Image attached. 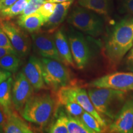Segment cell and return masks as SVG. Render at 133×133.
I'll use <instances>...</instances> for the list:
<instances>
[{
  "instance_id": "1",
  "label": "cell",
  "mask_w": 133,
  "mask_h": 133,
  "mask_svg": "<svg viewBox=\"0 0 133 133\" xmlns=\"http://www.w3.org/2000/svg\"><path fill=\"white\" fill-rule=\"evenodd\" d=\"M133 45V17H126L114 26L105 44V54L113 64L121 62Z\"/></svg>"
},
{
  "instance_id": "2",
  "label": "cell",
  "mask_w": 133,
  "mask_h": 133,
  "mask_svg": "<svg viewBox=\"0 0 133 133\" xmlns=\"http://www.w3.org/2000/svg\"><path fill=\"white\" fill-rule=\"evenodd\" d=\"M57 107L56 99L49 93L33 94L21 110V114L25 120L44 128Z\"/></svg>"
},
{
  "instance_id": "3",
  "label": "cell",
  "mask_w": 133,
  "mask_h": 133,
  "mask_svg": "<svg viewBox=\"0 0 133 133\" xmlns=\"http://www.w3.org/2000/svg\"><path fill=\"white\" fill-rule=\"evenodd\" d=\"M127 91L111 88H92L88 94L96 110L101 116L114 119L126 101Z\"/></svg>"
},
{
  "instance_id": "4",
  "label": "cell",
  "mask_w": 133,
  "mask_h": 133,
  "mask_svg": "<svg viewBox=\"0 0 133 133\" xmlns=\"http://www.w3.org/2000/svg\"><path fill=\"white\" fill-rule=\"evenodd\" d=\"M67 22L75 29L93 37H98L104 32V20L100 15L81 6L73 9Z\"/></svg>"
},
{
  "instance_id": "5",
  "label": "cell",
  "mask_w": 133,
  "mask_h": 133,
  "mask_svg": "<svg viewBox=\"0 0 133 133\" xmlns=\"http://www.w3.org/2000/svg\"><path fill=\"white\" fill-rule=\"evenodd\" d=\"M41 61L44 83L48 88L56 91L69 83V71L62 64L63 63L44 57L42 58Z\"/></svg>"
},
{
  "instance_id": "6",
  "label": "cell",
  "mask_w": 133,
  "mask_h": 133,
  "mask_svg": "<svg viewBox=\"0 0 133 133\" xmlns=\"http://www.w3.org/2000/svg\"><path fill=\"white\" fill-rule=\"evenodd\" d=\"M89 86L123 91L133 90V72H116L106 75L92 81Z\"/></svg>"
},
{
  "instance_id": "7",
  "label": "cell",
  "mask_w": 133,
  "mask_h": 133,
  "mask_svg": "<svg viewBox=\"0 0 133 133\" xmlns=\"http://www.w3.org/2000/svg\"><path fill=\"white\" fill-rule=\"evenodd\" d=\"M75 64L78 69H83L87 65L91 58V52L87 41L82 33L71 30L68 35Z\"/></svg>"
},
{
  "instance_id": "8",
  "label": "cell",
  "mask_w": 133,
  "mask_h": 133,
  "mask_svg": "<svg viewBox=\"0 0 133 133\" xmlns=\"http://www.w3.org/2000/svg\"><path fill=\"white\" fill-rule=\"evenodd\" d=\"M0 26L7 35L13 49L19 57H26L30 51L29 37L18 26L8 21H3Z\"/></svg>"
},
{
  "instance_id": "9",
  "label": "cell",
  "mask_w": 133,
  "mask_h": 133,
  "mask_svg": "<svg viewBox=\"0 0 133 133\" xmlns=\"http://www.w3.org/2000/svg\"><path fill=\"white\" fill-rule=\"evenodd\" d=\"M34 88L23 72L17 75L12 86V102L15 109L20 111L33 95Z\"/></svg>"
},
{
  "instance_id": "10",
  "label": "cell",
  "mask_w": 133,
  "mask_h": 133,
  "mask_svg": "<svg viewBox=\"0 0 133 133\" xmlns=\"http://www.w3.org/2000/svg\"><path fill=\"white\" fill-rule=\"evenodd\" d=\"M107 132L112 133L133 132V97L126 101L119 114L109 126Z\"/></svg>"
},
{
  "instance_id": "11",
  "label": "cell",
  "mask_w": 133,
  "mask_h": 133,
  "mask_svg": "<svg viewBox=\"0 0 133 133\" xmlns=\"http://www.w3.org/2000/svg\"><path fill=\"white\" fill-rule=\"evenodd\" d=\"M35 49L43 57L49 58L62 62L55 44L54 36L46 33H35L31 35Z\"/></svg>"
},
{
  "instance_id": "12",
  "label": "cell",
  "mask_w": 133,
  "mask_h": 133,
  "mask_svg": "<svg viewBox=\"0 0 133 133\" xmlns=\"http://www.w3.org/2000/svg\"><path fill=\"white\" fill-rule=\"evenodd\" d=\"M71 93L76 102L80 105L84 110L90 114L97 119L104 132H107L109 126H107L105 119L102 118V116L96 110L89 97L87 91L82 88L71 86Z\"/></svg>"
},
{
  "instance_id": "13",
  "label": "cell",
  "mask_w": 133,
  "mask_h": 133,
  "mask_svg": "<svg viewBox=\"0 0 133 133\" xmlns=\"http://www.w3.org/2000/svg\"><path fill=\"white\" fill-rule=\"evenodd\" d=\"M23 73L31 83L35 90L45 88L41 61L35 56H31L23 69Z\"/></svg>"
},
{
  "instance_id": "14",
  "label": "cell",
  "mask_w": 133,
  "mask_h": 133,
  "mask_svg": "<svg viewBox=\"0 0 133 133\" xmlns=\"http://www.w3.org/2000/svg\"><path fill=\"white\" fill-rule=\"evenodd\" d=\"M5 122L3 131L6 133H33L29 126L11 110L4 112Z\"/></svg>"
},
{
  "instance_id": "15",
  "label": "cell",
  "mask_w": 133,
  "mask_h": 133,
  "mask_svg": "<svg viewBox=\"0 0 133 133\" xmlns=\"http://www.w3.org/2000/svg\"><path fill=\"white\" fill-rule=\"evenodd\" d=\"M54 41L58 53L62 59V63L66 66L74 67L75 66L67 37L62 30H58L55 33Z\"/></svg>"
},
{
  "instance_id": "16",
  "label": "cell",
  "mask_w": 133,
  "mask_h": 133,
  "mask_svg": "<svg viewBox=\"0 0 133 133\" xmlns=\"http://www.w3.org/2000/svg\"><path fill=\"white\" fill-rule=\"evenodd\" d=\"M72 3L73 0L56 3L54 12L46 21L44 25L49 30H54L64 21Z\"/></svg>"
},
{
  "instance_id": "17",
  "label": "cell",
  "mask_w": 133,
  "mask_h": 133,
  "mask_svg": "<svg viewBox=\"0 0 133 133\" xmlns=\"http://www.w3.org/2000/svg\"><path fill=\"white\" fill-rule=\"evenodd\" d=\"M45 24V21L39 12H36L25 17H20L17 20V24L21 28L30 33H34L39 30Z\"/></svg>"
},
{
  "instance_id": "18",
  "label": "cell",
  "mask_w": 133,
  "mask_h": 133,
  "mask_svg": "<svg viewBox=\"0 0 133 133\" xmlns=\"http://www.w3.org/2000/svg\"><path fill=\"white\" fill-rule=\"evenodd\" d=\"M78 3L81 7L94 11L99 15L107 16L109 14V0H78Z\"/></svg>"
},
{
  "instance_id": "19",
  "label": "cell",
  "mask_w": 133,
  "mask_h": 133,
  "mask_svg": "<svg viewBox=\"0 0 133 133\" xmlns=\"http://www.w3.org/2000/svg\"><path fill=\"white\" fill-rule=\"evenodd\" d=\"M13 79L9 77L0 83V106L4 112L10 109L12 105V86Z\"/></svg>"
},
{
  "instance_id": "20",
  "label": "cell",
  "mask_w": 133,
  "mask_h": 133,
  "mask_svg": "<svg viewBox=\"0 0 133 133\" xmlns=\"http://www.w3.org/2000/svg\"><path fill=\"white\" fill-rule=\"evenodd\" d=\"M30 0H18L11 6L0 11V19L8 20L21 15Z\"/></svg>"
},
{
  "instance_id": "21",
  "label": "cell",
  "mask_w": 133,
  "mask_h": 133,
  "mask_svg": "<svg viewBox=\"0 0 133 133\" xmlns=\"http://www.w3.org/2000/svg\"><path fill=\"white\" fill-rule=\"evenodd\" d=\"M17 54H9L0 58V68L5 70L15 73L19 69L21 61Z\"/></svg>"
},
{
  "instance_id": "22",
  "label": "cell",
  "mask_w": 133,
  "mask_h": 133,
  "mask_svg": "<svg viewBox=\"0 0 133 133\" xmlns=\"http://www.w3.org/2000/svg\"><path fill=\"white\" fill-rule=\"evenodd\" d=\"M66 126L69 133H94L84 124L79 117L67 116Z\"/></svg>"
},
{
  "instance_id": "23",
  "label": "cell",
  "mask_w": 133,
  "mask_h": 133,
  "mask_svg": "<svg viewBox=\"0 0 133 133\" xmlns=\"http://www.w3.org/2000/svg\"><path fill=\"white\" fill-rule=\"evenodd\" d=\"M80 119L88 128L92 131L94 133L104 132L97 119L86 111H84L81 115Z\"/></svg>"
},
{
  "instance_id": "24",
  "label": "cell",
  "mask_w": 133,
  "mask_h": 133,
  "mask_svg": "<svg viewBox=\"0 0 133 133\" xmlns=\"http://www.w3.org/2000/svg\"><path fill=\"white\" fill-rule=\"evenodd\" d=\"M66 121L67 116L62 114L51 126L49 132L51 133H69Z\"/></svg>"
},
{
  "instance_id": "25",
  "label": "cell",
  "mask_w": 133,
  "mask_h": 133,
  "mask_svg": "<svg viewBox=\"0 0 133 133\" xmlns=\"http://www.w3.org/2000/svg\"><path fill=\"white\" fill-rule=\"evenodd\" d=\"M56 3L45 1V2L41 5V7L36 11L44 18L45 23L51 16V15L53 14L55 8H56Z\"/></svg>"
},
{
  "instance_id": "26",
  "label": "cell",
  "mask_w": 133,
  "mask_h": 133,
  "mask_svg": "<svg viewBox=\"0 0 133 133\" xmlns=\"http://www.w3.org/2000/svg\"><path fill=\"white\" fill-rule=\"evenodd\" d=\"M64 106H65L70 115L75 117H80L83 113L84 112L83 107L75 101H69Z\"/></svg>"
},
{
  "instance_id": "27",
  "label": "cell",
  "mask_w": 133,
  "mask_h": 133,
  "mask_svg": "<svg viewBox=\"0 0 133 133\" xmlns=\"http://www.w3.org/2000/svg\"><path fill=\"white\" fill-rule=\"evenodd\" d=\"M45 1L46 0H30L24 11L20 15V17H25L36 12Z\"/></svg>"
},
{
  "instance_id": "28",
  "label": "cell",
  "mask_w": 133,
  "mask_h": 133,
  "mask_svg": "<svg viewBox=\"0 0 133 133\" xmlns=\"http://www.w3.org/2000/svg\"><path fill=\"white\" fill-rule=\"evenodd\" d=\"M118 9L121 13L133 16V0H116Z\"/></svg>"
},
{
  "instance_id": "29",
  "label": "cell",
  "mask_w": 133,
  "mask_h": 133,
  "mask_svg": "<svg viewBox=\"0 0 133 133\" xmlns=\"http://www.w3.org/2000/svg\"><path fill=\"white\" fill-rule=\"evenodd\" d=\"M0 47L13 49L11 41L8 38L7 35L3 31L1 26H0Z\"/></svg>"
},
{
  "instance_id": "30",
  "label": "cell",
  "mask_w": 133,
  "mask_h": 133,
  "mask_svg": "<svg viewBox=\"0 0 133 133\" xmlns=\"http://www.w3.org/2000/svg\"><path fill=\"white\" fill-rule=\"evenodd\" d=\"M126 64L128 70L133 72V49L131 50L126 57Z\"/></svg>"
},
{
  "instance_id": "31",
  "label": "cell",
  "mask_w": 133,
  "mask_h": 133,
  "mask_svg": "<svg viewBox=\"0 0 133 133\" xmlns=\"http://www.w3.org/2000/svg\"><path fill=\"white\" fill-rule=\"evenodd\" d=\"M12 76V73L0 68V83Z\"/></svg>"
},
{
  "instance_id": "32",
  "label": "cell",
  "mask_w": 133,
  "mask_h": 133,
  "mask_svg": "<svg viewBox=\"0 0 133 133\" xmlns=\"http://www.w3.org/2000/svg\"><path fill=\"white\" fill-rule=\"evenodd\" d=\"M17 1L18 0H3L1 2H0V11L9 7Z\"/></svg>"
},
{
  "instance_id": "33",
  "label": "cell",
  "mask_w": 133,
  "mask_h": 133,
  "mask_svg": "<svg viewBox=\"0 0 133 133\" xmlns=\"http://www.w3.org/2000/svg\"><path fill=\"white\" fill-rule=\"evenodd\" d=\"M17 54L14 49H11V48H6L3 47H0V58L3 57V56L9 54Z\"/></svg>"
},
{
  "instance_id": "34",
  "label": "cell",
  "mask_w": 133,
  "mask_h": 133,
  "mask_svg": "<svg viewBox=\"0 0 133 133\" xmlns=\"http://www.w3.org/2000/svg\"><path fill=\"white\" fill-rule=\"evenodd\" d=\"M5 122V116L4 113L0 109V128H2Z\"/></svg>"
},
{
  "instance_id": "35",
  "label": "cell",
  "mask_w": 133,
  "mask_h": 133,
  "mask_svg": "<svg viewBox=\"0 0 133 133\" xmlns=\"http://www.w3.org/2000/svg\"><path fill=\"white\" fill-rule=\"evenodd\" d=\"M46 1H50V2H52V3H59L65 2V1H71V0H46Z\"/></svg>"
},
{
  "instance_id": "36",
  "label": "cell",
  "mask_w": 133,
  "mask_h": 133,
  "mask_svg": "<svg viewBox=\"0 0 133 133\" xmlns=\"http://www.w3.org/2000/svg\"><path fill=\"white\" fill-rule=\"evenodd\" d=\"M2 1H3V0H0V2H1Z\"/></svg>"
}]
</instances>
